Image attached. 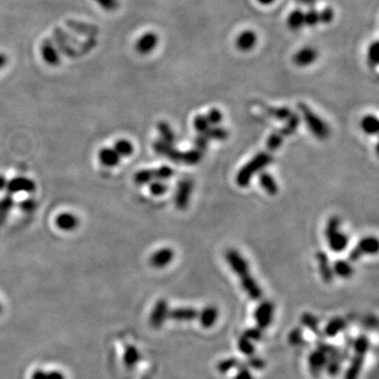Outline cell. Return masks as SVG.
<instances>
[{
	"mask_svg": "<svg viewBox=\"0 0 379 379\" xmlns=\"http://www.w3.org/2000/svg\"><path fill=\"white\" fill-rule=\"evenodd\" d=\"M298 109L301 112L306 126H308L309 130L313 133V135L316 138L323 140L330 136V128L308 106L300 102V104H298Z\"/></svg>",
	"mask_w": 379,
	"mask_h": 379,
	"instance_id": "cell-3",
	"label": "cell"
},
{
	"mask_svg": "<svg viewBox=\"0 0 379 379\" xmlns=\"http://www.w3.org/2000/svg\"><path fill=\"white\" fill-rule=\"evenodd\" d=\"M378 43L375 42L372 44L370 47H368L367 50V64L372 69L376 68L379 63V48H378Z\"/></svg>",
	"mask_w": 379,
	"mask_h": 379,
	"instance_id": "cell-37",
	"label": "cell"
},
{
	"mask_svg": "<svg viewBox=\"0 0 379 379\" xmlns=\"http://www.w3.org/2000/svg\"><path fill=\"white\" fill-rule=\"evenodd\" d=\"M360 126L361 129L368 135H375L379 131V122L374 115L364 116L360 122Z\"/></svg>",
	"mask_w": 379,
	"mask_h": 379,
	"instance_id": "cell-25",
	"label": "cell"
},
{
	"mask_svg": "<svg viewBox=\"0 0 379 379\" xmlns=\"http://www.w3.org/2000/svg\"><path fill=\"white\" fill-rule=\"evenodd\" d=\"M174 175V170L169 166H162L158 168L157 170H154V176L155 179L163 181L172 178Z\"/></svg>",
	"mask_w": 379,
	"mask_h": 379,
	"instance_id": "cell-43",
	"label": "cell"
},
{
	"mask_svg": "<svg viewBox=\"0 0 379 379\" xmlns=\"http://www.w3.org/2000/svg\"><path fill=\"white\" fill-rule=\"evenodd\" d=\"M225 259H227L233 272L239 276L243 291H245L251 299L259 300L262 297L263 292L257 281L251 275L247 260L242 257L238 251L234 249L227 251V253H225Z\"/></svg>",
	"mask_w": 379,
	"mask_h": 379,
	"instance_id": "cell-1",
	"label": "cell"
},
{
	"mask_svg": "<svg viewBox=\"0 0 379 379\" xmlns=\"http://www.w3.org/2000/svg\"><path fill=\"white\" fill-rule=\"evenodd\" d=\"M193 181L190 178L182 179L179 183L175 193V197H174V201H175V206L179 210L187 209L189 206V201L191 198V194L193 191Z\"/></svg>",
	"mask_w": 379,
	"mask_h": 379,
	"instance_id": "cell-5",
	"label": "cell"
},
{
	"mask_svg": "<svg viewBox=\"0 0 379 379\" xmlns=\"http://www.w3.org/2000/svg\"><path fill=\"white\" fill-rule=\"evenodd\" d=\"M283 138L284 137L282 136V134L279 131H276V132L272 133V134L269 136V138L267 140V148L271 152L279 149L282 145V142H283Z\"/></svg>",
	"mask_w": 379,
	"mask_h": 379,
	"instance_id": "cell-38",
	"label": "cell"
},
{
	"mask_svg": "<svg viewBox=\"0 0 379 379\" xmlns=\"http://www.w3.org/2000/svg\"><path fill=\"white\" fill-rule=\"evenodd\" d=\"M0 313H2V305H0Z\"/></svg>",
	"mask_w": 379,
	"mask_h": 379,
	"instance_id": "cell-59",
	"label": "cell"
},
{
	"mask_svg": "<svg viewBox=\"0 0 379 379\" xmlns=\"http://www.w3.org/2000/svg\"><path fill=\"white\" fill-rule=\"evenodd\" d=\"M238 350L245 356H253L255 353V346L252 340L245 336H241L238 339Z\"/></svg>",
	"mask_w": 379,
	"mask_h": 379,
	"instance_id": "cell-36",
	"label": "cell"
},
{
	"mask_svg": "<svg viewBox=\"0 0 379 379\" xmlns=\"http://www.w3.org/2000/svg\"><path fill=\"white\" fill-rule=\"evenodd\" d=\"M194 128L198 132V134H204L210 129V124L207 117L203 115H197L194 119Z\"/></svg>",
	"mask_w": 379,
	"mask_h": 379,
	"instance_id": "cell-41",
	"label": "cell"
},
{
	"mask_svg": "<svg viewBox=\"0 0 379 379\" xmlns=\"http://www.w3.org/2000/svg\"><path fill=\"white\" fill-rule=\"evenodd\" d=\"M43 56L46 63L51 66H55L59 63V56L56 52V50L50 45H45L43 48Z\"/></svg>",
	"mask_w": 379,
	"mask_h": 379,
	"instance_id": "cell-34",
	"label": "cell"
},
{
	"mask_svg": "<svg viewBox=\"0 0 379 379\" xmlns=\"http://www.w3.org/2000/svg\"><path fill=\"white\" fill-rule=\"evenodd\" d=\"M300 320L302 325L305 327H308L309 330H311L314 333H318L319 332V324H318V319L316 317L311 314V313H303L300 317Z\"/></svg>",
	"mask_w": 379,
	"mask_h": 379,
	"instance_id": "cell-32",
	"label": "cell"
},
{
	"mask_svg": "<svg viewBox=\"0 0 379 379\" xmlns=\"http://www.w3.org/2000/svg\"><path fill=\"white\" fill-rule=\"evenodd\" d=\"M316 259H317V262H318L319 272L323 281L326 283L332 282L334 279V273H333V269L330 264V260H329V257H327V255L324 252H317Z\"/></svg>",
	"mask_w": 379,
	"mask_h": 379,
	"instance_id": "cell-14",
	"label": "cell"
},
{
	"mask_svg": "<svg viewBox=\"0 0 379 379\" xmlns=\"http://www.w3.org/2000/svg\"><path fill=\"white\" fill-rule=\"evenodd\" d=\"M318 58V52L313 47H303L293 56V63L297 67H308L314 64Z\"/></svg>",
	"mask_w": 379,
	"mask_h": 379,
	"instance_id": "cell-7",
	"label": "cell"
},
{
	"mask_svg": "<svg viewBox=\"0 0 379 379\" xmlns=\"http://www.w3.org/2000/svg\"><path fill=\"white\" fill-rule=\"evenodd\" d=\"M368 346H370V341H368L367 338L365 336H359L355 340V353H361V354H366Z\"/></svg>",
	"mask_w": 379,
	"mask_h": 379,
	"instance_id": "cell-44",
	"label": "cell"
},
{
	"mask_svg": "<svg viewBox=\"0 0 379 379\" xmlns=\"http://www.w3.org/2000/svg\"><path fill=\"white\" fill-rule=\"evenodd\" d=\"M158 42H159V38L155 33H153V32L145 33L143 35H141L137 40L136 51L141 55H148L155 50V48L158 46Z\"/></svg>",
	"mask_w": 379,
	"mask_h": 379,
	"instance_id": "cell-9",
	"label": "cell"
},
{
	"mask_svg": "<svg viewBox=\"0 0 379 379\" xmlns=\"http://www.w3.org/2000/svg\"><path fill=\"white\" fill-rule=\"evenodd\" d=\"M248 364H249L251 367L256 368V370H261V368H263V367L265 366V362H264V360L261 359V358H259V357H255L254 355L249 357Z\"/></svg>",
	"mask_w": 379,
	"mask_h": 379,
	"instance_id": "cell-50",
	"label": "cell"
},
{
	"mask_svg": "<svg viewBox=\"0 0 379 379\" xmlns=\"http://www.w3.org/2000/svg\"><path fill=\"white\" fill-rule=\"evenodd\" d=\"M259 5L263 6V7H268V6H271L273 5L276 0H256Z\"/></svg>",
	"mask_w": 379,
	"mask_h": 379,
	"instance_id": "cell-56",
	"label": "cell"
},
{
	"mask_svg": "<svg viewBox=\"0 0 379 379\" xmlns=\"http://www.w3.org/2000/svg\"><path fill=\"white\" fill-rule=\"evenodd\" d=\"M114 150L120 157H129L134 152V147H133L131 141L127 139H120L115 142Z\"/></svg>",
	"mask_w": 379,
	"mask_h": 379,
	"instance_id": "cell-28",
	"label": "cell"
},
{
	"mask_svg": "<svg viewBox=\"0 0 379 379\" xmlns=\"http://www.w3.org/2000/svg\"><path fill=\"white\" fill-rule=\"evenodd\" d=\"M333 273L341 278H350L354 274V269L351 263L346 260H336L333 264Z\"/></svg>",
	"mask_w": 379,
	"mask_h": 379,
	"instance_id": "cell-23",
	"label": "cell"
},
{
	"mask_svg": "<svg viewBox=\"0 0 379 379\" xmlns=\"http://www.w3.org/2000/svg\"><path fill=\"white\" fill-rule=\"evenodd\" d=\"M8 58L5 54H0V70H2L6 65H7Z\"/></svg>",
	"mask_w": 379,
	"mask_h": 379,
	"instance_id": "cell-57",
	"label": "cell"
},
{
	"mask_svg": "<svg viewBox=\"0 0 379 379\" xmlns=\"http://www.w3.org/2000/svg\"><path fill=\"white\" fill-rule=\"evenodd\" d=\"M303 333L300 327H294V329L289 334V343L292 345H299L302 343L303 340Z\"/></svg>",
	"mask_w": 379,
	"mask_h": 379,
	"instance_id": "cell-45",
	"label": "cell"
},
{
	"mask_svg": "<svg viewBox=\"0 0 379 379\" xmlns=\"http://www.w3.org/2000/svg\"><path fill=\"white\" fill-rule=\"evenodd\" d=\"M35 207H36V203L33 199H27L20 203V208H22L23 211L25 212H32L34 211Z\"/></svg>",
	"mask_w": 379,
	"mask_h": 379,
	"instance_id": "cell-53",
	"label": "cell"
},
{
	"mask_svg": "<svg viewBox=\"0 0 379 379\" xmlns=\"http://www.w3.org/2000/svg\"><path fill=\"white\" fill-rule=\"evenodd\" d=\"M202 158V152L199 150H190L187 152H182V163H186L189 166L197 165Z\"/></svg>",
	"mask_w": 379,
	"mask_h": 379,
	"instance_id": "cell-30",
	"label": "cell"
},
{
	"mask_svg": "<svg viewBox=\"0 0 379 379\" xmlns=\"http://www.w3.org/2000/svg\"><path fill=\"white\" fill-rule=\"evenodd\" d=\"M46 375L47 372H45L44 370H36L31 376V379H46Z\"/></svg>",
	"mask_w": 379,
	"mask_h": 379,
	"instance_id": "cell-55",
	"label": "cell"
},
{
	"mask_svg": "<svg viewBox=\"0 0 379 379\" xmlns=\"http://www.w3.org/2000/svg\"><path fill=\"white\" fill-rule=\"evenodd\" d=\"M174 258V251L171 248H162L157 250L150 257V264L153 268L161 269L167 267Z\"/></svg>",
	"mask_w": 379,
	"mask_h": 379,
	"instance_id": "cell-12",
	"label": "cell"
},
{
	"mask_svg": "<svg viewBox=\"0 0 379 379\" xmlns=\"http://www.w3.org/2000/svg\"><path fill=\"white\" fill-rule=\"evenodd\" d=\"M364 354L361 353H355V356L353 357L352 362L347 368L346 374L344 376V379H358L360 375V371L363 365L364 360Z\"/></svg>",
	"mask_w": 379,
	"mask_h": 379,
	"instance_id": "cell-20",
	"label": "cell"
},
{
	"mask_svg": "<svg viewBox=\"0 0 379 379\" xmlns=\"http://www.w3.org/2000/svg\"><path fill=\"white\" fill-rule=\"evenodd\" d=\"M273 161V156L269 152H260L252 158L247 165L242 167L236 176V182L239 187L245 188L249 186L252 177L259 172H261L265 167H268Z\"/></svg>",
	"mask_w": 379,
	"mask_h": 379,
	"instance_id": "cell-2",
	"label": "cell"
},
{
	"mask_svg": "<svg viewBox=\"0 0 379 379\" xmlns=\"http://www.w3.org/2000/svg\"><path fill=\"white\" fill-rule=\"evenodd\" d=\"M98 159L100 163H102V165L108 168L116 167L120 162V156L117 154L114 149L110 148L101 149L98 153Z\"/></svg>",
	"mask_w": 379,
	"mask_h": 379,
	"instance_id": "cell-18",
	"label": "cell"
},
{
	"mask_svg": "<svg viewBox=\"0 0 379 379\" xmlns=\"http://www.w3.org/2000/svg\"><path fill=\"white\" fill-rule=\"evenodd\" d=\"M378 247H379V243H378V240L376 238L366 237V238L361 239L356 248L360 251V253L362 255H364V254H372L373 255V254L377 253Z\"/></svg>",
	"mask_w": 379,
	"mask_h": 379,
	"instance_id": "cell-24",
	"label": "cell"
},
{
	"mask_svg": "<svg viewBox=\"0 0 379 379\" xmlns=\"http://www.w3.org/2000/svg\"><path fill=\"white\" fill-rule=\"evenodd\" d=\"M267 111L271 116L279 120H286L292 115L291 110L289 108H284V107L283 108H269Z\"/></svg>",
	"mask_w": 379,
	"mask_h": 379,
	"instance_id": "cell-40",
	"label": "cell"
},
{
	"mask_svg": "<svg viewBox=\"0 0 379 379\" xmlns=\"http://www.w3.org/2000/svg\"><path fill=\"white\" fill-rule=\"evenodd\" d=\"M140 359V353L136 349L135 346H128V349L126 350L125 356H124V361L125 364L132 367L134 366Z\"/></svg>",
	"mask_w": 379,
	"mask_h": 379,
	"instance_id": "cell-33",
	"label": "cell"
},
{
	"mask_svg": "<svg viewBox=\"0 0 379 379\" xmlns=\"http://www.w3.org/2000/svg\"><path fill=\"white\" fill-rule=\"evenodd\" d=\"M204 135L207 136V138L210 140V139H213V140H224L227 139L228 136H229V133L228 131L223 129V128H220V127H210V129L204 133Z\"/></svg>",
	"mask_w": 379,
	"mask_h": 379,
	"instance_id": "cell-35",
	"label": "cell"
},
{
	"mask_svg": "<svg viewBox=\"0 0 379 379\" xmlns=\"http://www.w3.org/2000/svg\"><path fill=\"white\" fill-rule=\"evenodd\" d=\"M257 42L258 38L254 31L243 30L236 37L235 44H236V48L241 52H250L257 45Z\"/></svg>",
	"mask_w": 379,
	"mask_h": 379,
	"instance_id": "cell-10",
	"label": "cell"
},
{
	"mask_svg": "<svg viewBox=\"0 0 379 379\" xmlns=\"http://www.w3.org/2000/svg\"><path fill=\"white\" fill-rule=\"evenodd\" d=\"M274 304L269 300L261 301L254 312V318L256 324L261 330L267 329V327L272 323L274 317Z\"/></svg>",
	"mask_w": 379,
	"mask_h": 379,
	"instance_id": "cell-4",
	"label": "cell"
},
{
	"mask_svg": "<svg viewBox=\"0 0 379 379\" xmlns=\"http://www.w3.org/2000/svg\"><path fill=\"white\" fill-rule=\"evenodd\" d=\"M94 2L106 11H115L118 7L117 0H94Z\"/></svg>",
	"mask_w": 379,
	"mask_h": 379,
	"instance_id": "cell-49",
	"label": "cell"
},
{
	"mask_svg": "<svg viewBox=\"0 0 379 379\" xmlns=\"http://www.w3.org/2000/svg\"><path fill=\"white\" fill-rule=\"evenodd\" d=\"M326 240L329 242V247L334 252H342L346 249L347 243H349V238L344 233L340 232V230L326 237Z\"/></svg>",
	"mask_w": 379,
	"mask_h": 379,
	"instance_id": "cell-19",
	"label": "cell"
},
{
	"mask_svg": "<svg viewBox=\"0 0 379 379\" xmlns=\"http://www.w3.org/2000/svg\"><path fill=\"white\" fill-rule=\"evenodd\" d=\"M198 319L201 326L209 329L216 323L218 319V310L213 305H208L206 308L198 312Z\"/></svg>",
	"mask_w": 379,
	"mask_h": 379,
	"instance_id": "cell-16",
	"label": "cell"
},
{
	"mask_svg": "<svg viewBox=\"0 0 379 379\" xmlns=\"http://www.w3.org/2000/svg\"><path fill=\"white\" fill-rule=\"evenodd\" d=\"M153 148H154L157 154L169 158L173 162H175V163L182 162V152L178 151L177 149L173 147V145H170V143L168 142H165L161 139L156 140L154 142V145H153Z\"/></svg>",
	"mask_w": 379,
	"mask_h": 379,
	"instance_id": "cell-8",
	"label": "cell"
},
{
	"mask_svg": "<svg viewBox=\"0 0 379 379\" xmlns=\"http://www.w3.org/2000/svg\"><path fill=\"white\" fill-rule=\"evenodd\" d=\"M243 336L249 338V339L252 341H258L262 338V330L259 329L258 326L250 327V329L244 331Z\"/></svg>",
	"mask_w": 379,
	"mask_h": 379,
	"instance_id": "cell-47",
	"label": "cell"
},
{
	"mask_svg": "<svg viewBox=\"0 0 379 379\" xmlns=\"http://www.w3.org/2000/svg\"><path fill=\"white\" fill-rule=\"evenodd\" d=\"M259 183L260 186L262 187V189L267 192L269 195H276L278 192V186L277 183H276L275 179L273 178V176L271 175V174L267 173V172H260L259 174Z\"/></svg>",
	"mask_w": 379,
	"mask_h": 379,
	"instance_id": "cell-21",
	"label": "cell"
},
{
	"mask_svg": "<svg viewBox=\"0 0 379 379\" xmlns=\"http://www.w3.org/2000/svg\"><path fill=\"white\" fill-rule=\"evenodd\" d=\"M155 179L154 170H141L135 174L134 180L137 184H147Z\"/></svg>",
	"mask_w": 379,
	"mask_h": 379,
	"instance_id": "cell-39",
	"label": "cell"
},
{
	"mask_svg": "<svg viewBox=\"0 0 379 379\" xmlns=\"http://www.w3.org/2000/svg\"><path fill=\"white\" fill-rule=\"evenodd\" d=\"M233 379H254V376L248 367H240Z\"/></svg>",
	"mask_w": 379,
	"mask_h": 379,
	"instance_id": "cell-52",
	"label": "cell"
},
{
	"mask_svg": "<svg viewBox=\"0 0 379 379\" xmlns=\"http://www.w3.org/2000/svg\"><path fill=\"white\" fill-rule=\"evenodd\" d=\"M329 361V357L326 353L319 347L315 351H313L309 356V367L313 375H318L323 368L326 366V363Z\"/></svg>",
	"mask_w": 379,
	"mask_h": 379,
	"instance_id": "cell-11",
	"label": "cell"
},
{
	"mask_svg": "<svg viewBox=\"0 0 379 379\" xmlns=\"http://www.w3.org/2000/svg\"><path fill=\"white\" fill-rule=\"evenodd\" d=\"M288 26L290 29L297 31L301 29L305 25V14H303L301 11H293L289 17H288Z\"/></svg>",
	"mask_w": 379,
	"mask_h": 379,
	"instance_id": "cell-27",
	"label": "cell"
},
{
	"mask_svg": "<svg viewBox=\"0 0 379 379\" xmlns=\"http://www.w3.org/2000/svg\"><path fill=\"white\" fill-rule=\"evenodd\" d=\"M150 192L152 195L154 196H161L165 194L167 191H168V186L167 184L163 182V181H160V180H156V181H152L150 182Z\"/></svg>",
	"mask_w": 379,
	"mask_h": 379,
	"instance_id": "cell-42",
	"label": "cell"
},
{
	"mask_svg": "<svg viewBox=\"0 0 379 379\" xmlns=\"http://www.w3.org/2000/svg\"><path fill=\"white\" fill-rule=\"evenodd\" d=\"M299 124H300V118L299 116L297 114H293L286 119V124L285 126L279 130V132L282 134L283 137L285 136H290L292 134H294V133L297 131V129H298L299 127Z\"/></svg>",
	"mask_w": 379,
	"mask_h": 379,
	"instance_id": "cell-26",
	"label": "cell"
},
{
	"mask_svg": "<svg viewBox=\"0 0 379 379\" xmlns=\"http://www.w3.org/2000/svg\"><path fill=\"white\" fill-rule=\"evenodd\" d=\"M7 187V180L4 176H0V190H3Z\"/></svg>",
	"mask_w": 379,
	"mask_h": 379,
	"instance_id": "cell-58",
	"label": "cell"
},
{
	"mask_svg": "<svg viewBox=\"0 0 379 379\" xmlns=\"http://www.w3.org/2000/svg\"><path fill=\"white\" fill-rule=\"evenodd\" d=\"M7 188L11 194L18 192L31 193L35 190V183L26 177H16L7 183Z\"/></svg>",
	"mask_w": 379,
	"mask_h": 379,
	"instance_id": "cell-13",
	"label": "cell"
},
{
	"mask_svg": "<svg viewBox=\"0 0 379 379\" xmlns=\"http://www.w3.org/2000/svg\"><path fill=\"white\" fill-rule=\"evenodd\" d=\"M78 223H79L78 218L72 213H61L55 219L56 227L59 230L66 231V232H71L75 230L77 228Z\"/></svg>",
	"mask_w": 379,
	"mask_h": 379,
	"instance_id": "cell-15",
	"label": "cell"
},
{
	"mask_svg": "<svg viewBox=\"0 0 379 379\" xmlns=\"http://www.w3.org/2000/svg\"><path fill=\"white\" fill-rule=\"evenodd\" d=\"M198 311L190 306H182V308L174 309L169 312V317L173 320L176 321H192L197 318Z\"/></svg>",
	"mask_w": 379,
	"mask_h": 379,
	"instance_id": "cell-17",
	"label": "cell"
},
{
	"mask_svg": "<svg viewBox=\"0 0 379 379\" xmlns=\"http://www.w3.org/2000/svg\"><path fill=\"white\" fill-rule=\"evenodd\" d=\"M157 130H158V132L160 133V135L162 137L161 140L170 143V145H174V142H175V134H174V132L171 129V127H170L168 122H166V121L158 122Z\"/></svg>",
	"mask_w": 379,
	"mask_h": 379,
	"instance_id": "cell-29",
	"label": "cell"
},
{
	"mask_svg": "<svg viewBox=\"0 0 379 379\" xmlns=\"http://www.w3.org/2000/svg\"><path fill=\"white\" fill-rule=\"evenodd\" d=\"M346 326V322L341 317H335L332 318L324 326V334L327 337H335L339 334L344 327Z\"/></svg>",
	"mask_w": 379,
	"mask_h": 379,
	"instance_id": "cell-22",
	"label": "cell"
},
{
	"mask_svg": "<svg viewBox=\"0 0 379 379\" xmlns=\"http://www.w3.org/2000/svg\"><path fill=\"white\" fill-rule=\"evenodd\" d=\"M13 207V199L11 197H5L0 200V218H5L7 213Z\"/></svg>",
	"mask_w": 379,
	"mask_h": 379,
	"instance_id": "cell-48",
	"label": "cell"
},
{
	"mask_svg": "<svg viewBox=\"0 0 379 379\" xmlns=\"http://www.w3.org/2000/svg\"><path fill=\"white\" fill-rule=\"evenodd\" d=\"M169 305L166 299H159L150 315V323L153 327H160L169 317Z\"/></svg>",
	"mask_w": 379,
	"mask_h": 379,
	"instance_id": "cell-6",
	"label": "cell"
},
{
	"mask_svg": "<svg viewBox=\"0 0 379 379\" xmlns=\"http://www.w3.org/2000/svg\"><path fill=\"white\" fill-rule=\"evenodd\" d=\"M46 379H66V376L59 371H51L47 373Z\"/></svg>",
	"mask_w": 379,
	"mask_h": 379,
	"instance_id": "cell-54",
	"label": "cell"
},
{
	"mask_svg": "<svg viewBox=\"0 0 379 379\" xmlns=\"http://www.w3.org/2000/svg\"><path fill=\"white\" fill-rule=\"evenodd\" d=\"M210 126H217L222 121V114L218 109H212L206 116Z\"/></svg>",
	"mask_w": 379,
	"mask_h": 379,
	"instance_id": "cell-46",
	"label": "cell"
},
{
	"mask_svg": "<svg viewBox=\"0 0 379 379\" xmlns=\"http://www.w3.org/2000/svg\"><path fill=\"white\" fill-rule=\"evenodd\" d=\"M208 143H209V139L204 134H199L195 138V146H196L197 150H199L200 152H203L208 148Z\"/></svg>",
	"mask_w": 379,
	"mask_h": 379,
	"instance_id": "cell-51",
	"label": "cell"
},
{
	"mask_svg": "<svg viewBox=\"0 0 379 379\" xmlns=\"http://www.w3.org/2000/svg\"><path fill=\"white\" fill-rule=\"evenodd\" d=\"M238 365H239V360L237 359V358L230 357V358H225V359L223 360H220L217 363L216 368L219 373L227 374L228 372L233 370V368H236Z\"/></svg>",
	"mask_w": 379,
	"mask_h": 379,
	"instance_id": "cell-31",
	"label": "cell"
}]
</instances>
